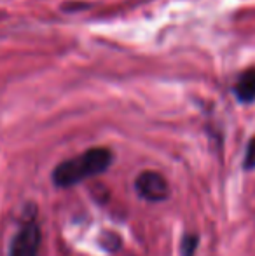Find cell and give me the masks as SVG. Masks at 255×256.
Segmentation results:
<instances>
[{"instance_id": "4", "label": "cell", "mask_w": 255, "mask_h": 256, "mask_svg": "<svg viewBox=\"0 0 255 256\" xmlns=\"http://www.w3.org/2000/svg\"><path fill=\"white\" fill-rule=\"evenodd\" d=\"M234 94L241 103H252L255 100V68L243 72L234 84Z\"/></svg>"}, {"instance_id": "5", "label": "cell", "mask_w": 255, "mask_h": 256, "mask_svg": "<svg viewBox=\"0 0 255 256\" xmlns=\"http://www.w3.org/2000/svg\"><path fill=\"white\" fill-rule=\"evenodd\" d=\"M197 248V236L194 234H187L182 239V256H194Z\"/></svg>"}, {"instance_id": "3", "label": "cell", "mask_w": 255, "mask_h": 256, "mask_svg": "<svg viewBox=\"0 0 255 256\" xmlns=\"http://www.w3.org/2000/svg\"><path fill=\"white\" fill-rule=\"evenodd\" d=\"M135 190L142 199L150 202H159L168 199L170 196V186L163 174L156 171H143L135 180Z\"/></svg>"}, {"instance_id": "6", "label": "cell", "mask_w": 255, "mask_h": 256, "mask_svg": "<svg viewBox=\"0 0 255 256\" xmlns=\"http://www.w3.org/2000/svg\"><path fill=\"white\" fill-rule=\"evenodd\" d=\"M243 168L246 171H252L255 169V136L248 142L246 145V152H245V160H243Z\"/></svg>"}, {"instance_id": "1", "label": "cell", "mask_w": 255, "mask_h": 256, "mask_svg": "<svg viewBox=\"0 0 255 256\" xmlns=\"http://www.w3.org/2000/svg\"><path fill=\"white\" fill-rule=\"evenodd\" d=\"M114 155L109 148L96 146L60 162L53 171V182L60 188H68L93 176L105 172L112 164Z\"/></svg>"}, {"instance_id": "2", "label": "cell", "mask_w": 255, "mask_h": 256, "mask_svg": "<svg viewBox=\"0 0 255 256\" xmlns=\"http://www.w3.org/2000/svg\"><path fill=\"white\" fill-rule=\"evenodd\" d=\"M39 248H41V228L34 220H30L23 223L13 237L9 256H39Z\"/></svg>"}]
</instances>
